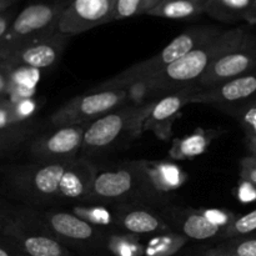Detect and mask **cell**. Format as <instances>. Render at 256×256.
I'll list each match as a JSON object with an SVG mask.
<instances>
[{
	"label": "cell",
	"mask_w": 256,
	"mask_h": 256,
	"mask_svg": "<svg viewBox=\"0 0 256 256\" xmlns=\"http://www.w3.org/2000/svg\"><path fill=\"white\" fill-rule=\"evenodd\" d=\"M95 165L85 158L42 164L9 165L0 172L2 192L34 209H59L74 202H89Z\"/></svg>",
	"instance_id": "cell-1"
},
{
	"label": "cell",
	"mask_w": 256,
	"mask_h": 256,
	"mask_svg": "<svg viewBox=\"0 0 256 256\" xmlns=\"http://www.w3.org/2000/svg\"><path fill=\"white\" fill-rule=\"evenodd\" d=\"M148 162L95 166L90 204H142L160 210L170 204Z\"/></svg>",
	"instance_id": "cell-2"
},
{
	"label": "cell",
	"mask_w": 256,
	"mask_h": 256,
	"mask_svg": "<svg viewBox=\"0 0 256 256\" xmlns=\"http://www.w3.org/2000/svg\"><path fill=\"white\" fill-rule=\"evenodd\" d=\"M249 34L244 26L222 30L216 36L148 79L159 98L184 89H194L208 69L222 55L240 46Z\"/></svg>",
	"instance_id": "cell-3"
},
{
	"label": "cell",
	"mask_w": 256,
	"mask_h": 256,
	"mask_svg": "<svg viewBox=\"0 0 256 256\" xmlns=\"http://www.w3.org/2000/svg\"><path fill=\"white\" fill-rule=\"evenodd\" d=\"M18 215L26 224L55 238L70 249L100 252L109 248L112 236L105 228L68 210L34 209L18 204Z\"/></svg>",
	"instance_id": "cell-4"
},
{
	"label": "cell",
	"mask_w": 256,
	"mask_h": 256,
	"mask_svg": "<svg viewBox=\"0 0 256 256\" xmlns=\"http://www.w3.org/2000/svg\"><path fill=\"white\" fill-rule=\"evenodd\" d=\"M222 30L216 26L210 25H200V26H192L182 32L178 36H175L164 49L160 52L155 54L154 56L146 60L136 62L130 68L125 69L120 74L115 75L112 79L102 82L100 86L102 88H120L126 82L138 79H148L154 76L162 69L172 65L176 60L182 59L186 54H189L195 48L200 46L205 42L212 38L216 36Z\"/></svg>",
	"instance_id": "cell-5"
},
{
	"label": "cell",
	"mask_w": 256,
	"mask_h": 256,
	"mask_svg": "<svg viewBox=\"0 0 256 256\" xmlns=\"http://www.w3.org/2000/svg\"><path fill=\"white\" fill-rule=\"evenodd\" d=\"M142 108L124 104L86 125L82 140V154L86 156L109 152L122 142L138 138L136 120Z\"/></svg>",
	"instance_id": "cell-6"
},
{
	"label": "cell",
	"mask_w": 256,
	"mask_h": 256,
	"mask_svg": "<svg viewBox=\"0 0 256 256\" xmlns=\"http://www.w3.org/2000/svg\"><path fill=\"white\" fill-rule=\"evenodd\" d=\"M128 102V92L120 88H102L98 85L79 96L72 98L55 110L49 118L50 126H86L102 115L122 106Z\"/></svg>",
	"instance_id": "cell-7"
},
{
	"label": "cell",
	"mask_w": 256,
	"mask_h": 256,
	"mask_svg": "<svg viewBox=\"0 0 256 256\" xmlns=\"http://www.w3.org/2000/svg\"><path fill=\"white\" fill-rule=\"evenodd\" d=\"M65 5L50 2H32L19 10L6 34L0 40V58L20 45L59 30Z\"/></svg>",
	"instance_id": "cell-8"
},
{
	"label": "cell",
	"mask_w": 256,
	"mask_h": 256,
	"mask_svg": "<svg viewBox=\"0 0 256 256\" xmlns=\"http://www.w3.org/2000/svg\"><path fill=\"white\" fill-rule=\"evenodd\" d=\"M84 125L52 128L39 132L26 148L32 162L42 164L65 162L78 159L82 152Z\"/></svg>",
	"instance_id": "cell-9"
},
{
	"label": "cell",
	"mask_w": 256,
	"mask_h": 256,
	"mask_svg": "<svg viewBox=\"0 0 256 256\" xmlns=\"http://www.w3.org/2000/svg\"><path fill=\"white\" fill-rule=\"evenodd\" d=\"M72 36L59 30L20 45L0 58L12 69L50 70L56 66Z\"/></svg>",
	"instance_id": "cell-10"
},
{
	"label": "cell",
	"mask_w": 256,
	"mask_h": 256,
	"mask_svg": "<svg viewBox=\"0 0 256 256\" xmlns=\"http://www.w3.org/2000/svg\"><path fill=\"white\" fill-rule=\"evenodd\" d=\"M256 102V69L209 89L194 90L190 104H209L235 116Z\"/></svg>",
	"instance_id": "cell-11"
},
{
	"label": "cell",
	"mask_w": 256,
	"mask_h": 256,
	"mask_svg": "<svg viewBox=\"0 0 256 256\" xmlns=\"http://www.w3.org/2000/svg\"><path fill=\"white\" fill-rule=\"evenodd\" d=\"M256 69V36L248 35L240 46L216 60L195 84L194 90L209 89Z\"/></svg>",
	"instance_id": "cell-12"
},
{
	"label": "cell",
	"mask_w": 256,
	"mask_h": 256,
	"mask_svg": "<svg viewBox=\"0 0 256 256\" xmlns=\"http://www.w3.org/2000/svg\"><path fill=\"white\" fill-rule=\"evenodd\" d=\"M114 9L115 0H72L62 10L59 32L74 36L112 22Z\"/></svg>",
	"instance_id": "cell-13"
},
{
	"label": "cell",
	"mask_w": 256,
	"mask_h": 256,
	"mask_svg": "<svg viewBox=\"0 0 256 256\" xmlns=\"http://www.w3.org/2000/svg\"><path fill=\"white\" fill-rule=\"evenodd\" d=\"M0 235L9 238L26 256H74L66 245L20 219L18 204L14 216Z\"/></svg>",
	"instance_id": "cell-14"
},
{
	"label": "cell",
	"mask_w": 256,
	"mask_h": 256,
	"mask_svg": "<svg viewBox=\"0 0 256 256\" xmlns=\"http://www.w3.org/2000/svg\"><path fill=\"white\" fill-rule=\"evenodd\" d=\"M112 224L129 235H158L172 232L160 210L142 204L115 205Z\"/></svg>",
	"instance_id": "cell-15"
},
{
	"label": "cell",
	"mask_w": 256,
	"mask_h": 256,
	"mask_svg": "<svg viewBox=\"0 0 256 256\" xmlns=\"http://www.w3.org/2000/svg\"><path fill=\"white\" fill-rule=\"evenodd\" d=\"M165 222L170 225L172 232L186 239L204 242L215 238L222 239L224 225L212 222L206 214L200 210L188 209V208L166 205L160 209Z\"/></svg>",
	"instance_id": "cell-16"
},
{
	"label": "cell",
	"mask_w": 256,
	"mask_h": 256,
	"mask_svg": "<svg viewBox=\"0 0 256 256\" xmlns=\"http://www.w3.org/2000/svg\"><path fill=\"white\" fill-rule=\"evenodd\" d=\"M194 89H184L160 98L156 102L142 108L140 112V122L144 130H154L158 136L168 138L169 129L180 110L190 104Z\"/></svg>",
	"instance_id": "cell-17"
},
{
	"label": "cell",
	"mask_w": 256,
	"mask_h": 256,
	"mask_svg": "<svg viewBox=\"0 0 256 256\" xmlns=\"http://www.w3.org/2000/svg\"><path fill=\"white\" fill-rule=\"evenodd\" d=\"M40 132V122L30 120L24 124L0 128V160L26 149L29 142Z\"/></svg>",
	"instance_id": "cell-18"
},
{
	"label": "cell",
	"mask_w": 256,
	"mask_h": 256,
	"mask_svg": "<svg viewBox=\"0 0 256 256\" xmlns=\"http://www.w3.org/2000/svg\"><path fill=\"white\" fill-rule=\"evenodd\" d=\"M206 2L208 0H162L148 15L170 20L192 19L205 14Z\"/></svg>",
	"instance_id": "cell-19"
},
{
	"label": "cell",
	"mask_w": 256,
	"mask_h": 256,
	"mask_svg": "<svg viewBox=\"0 0 256 256\" xmlns=\"http://www.w3.org/2000/svg\"><path fill=\"white\" fill-rule=\"evenodd\" d=\"M35 104L30 99L14 100L0 96V128L15 126L32 120Z\"/></svg>",
	"instance_id": "cell-20"
},
{
	"label": "cell",
	"mask_w": 256,
	"mask_h": 256,
	"mask_svg": "<svg viewBox=\"0 0 256 256\" xmlns=\"http://www.w3.org/2000/svg\"><path fill=\"white\" fill-rule=\"evenodd\" d=\"M252 0H208L205 14L219 22H235L245 20Z\"/></svg>",
	"instance_id": "cell-21"
},
{
	"label": "cell",
	"mask_w": 256,
	"mask_h": 256,
	"mask_svg": "<svg viewBox=\"0 0 256 256\" xmlns=\"http://www.w3.org/2000/svg\"><path fill=\"white\" fill-rule=\"evenodd\" d=\"M210 142H212V136L209 132L198 130L194 134L175 140L170 150V156L178 160L192 159L202 154L208 149Z\"/></svg>",
	"instance_id": "cell-22"
},
{
	"label": "cell",
	"mask_w": 256,
	"mask_h": 256,
	"mask_svg": "<svg viewBox=\"0 0 256 256\" xmlns=\"http://www.w3.org/2000/svg\"><path fill=\"white\" fill-rule=\"evenodd\" d=\"M162 0H115L112 22L130 19V18L148 15Z\"/></svg>",
	"instance_id": "cell-23"
},
{
	"label": "cell",
	"mask_w": 256,
	"mask_h": 256,
	"mask_svg": "<svg viewBox=\"0 0 256 256\" xmlns=\"http://www.w3.org/2000/svg\"><path fill=\"white\" fill-rule=\"evenodd\" d=\"M210 249L220 254L232 256H256V235L224 240Z\"/></svg>",
	"instance_id": "cell-24"
},
{
	"label": "cell",
	"mask_w": 256,
	"mask_h": 256,
	"mask_svg": "<svg viewBox=\"0 0 256 256\" xmlns=\"http://www.w3.org/2000/svg\"><path fill=\"white\" fill-rule=\"evenodd\" d=\"M256 232V209L246 212L244 215L234 218L224 228L222 239H234V238L249 236Z\"/></svg>",
	"instance_id": "cell-25"
},
{
	"label": "cell",
	"mask_w": 256,
	"mask_h": 256,
	"mask_svg": "<svg viewBox=\"0 0 256 256\" xmlns=\"http://www.w3.org/2000/svg\"><path fill=\"white\" fill-rule=\"evenodd\" d=\"M235 119H238L245 132L248 142L256 140V102L240 110Z\"/></svg>",
	"instance_id": "cell-26"
},
{
	"label": "cell",
	"mask_w": 256,
	"mask_h": 256,
	"mask_svg": "<svg viewBox=\"0 0 256 256\" xmlns=\"http://www.w3.org/2000/svg\"><path fill=\"white\" fill-rule=\"evenodd\" d=\"M16 88L15 70L0 60V96H12Z\"/></svg>",
	"instance_id": "cell-27"
},
{
	"label": "cell",
	"mask_w": 256,
	"mask_h": 256,
	"mask_svg": "<svg viewBox=\"0 0 256 256\" xmlns=\"http://www.w3.org/2000/svg\"><path fill=\"white\" fill-rule=\"evenodd\" d=\"M240 176L244 182L256 188V159L246 156L240 162Z\"/></svg>",
	"instance_id": "cell-28"
},
{
	"label": "cell",
	"mask_w": 256,
	"mask_h": 256,
	"mask_svg": "<svg viewBox=\"0 0 256 256\" xmlns=\"http://www.w3.org/2000/svg\"><path fill=\"white\" fill-rule=\"evenodd\" d=\"M15 210H16V204L10 202L9 200L5 199L4 195L0 194V234L4 232L12 218L14 216Z\"/></svg>",
	"instance_id": "cell-29"
},
{
	"label": "cell",
	"mask_w": 256,
	"mask_h": 256,
	"mask_svg": "<svg viewBox=\"0 0 256 256\" xmlns=\"http://www.w3.org/2000/svg\"><path fill=\"white\" fill-rule=\"evenodd\" d=\"M0 256H26L9 238L0 235Z\"/></svg>",
	"instance_id": "cell-30"
},
{
	"label": "cell",
	"mask_w": 256,
	"mask_h": 256,
	"mask_svg": "<svg viewBox=\"0 0 256 256\" xmlns=\"http://www.w3.org/2000/svg\"><path fill=\"white\" fill-rule=\"evenodd\" d=\"M18 12H19V9H18V5H15V6L10 8V9L5 10V12L0 14V40L6 34L8 29L10 28Z\"/></svg>",
	"instance_id": "cell-31"
},
{
	"label": "cell",
	"mask_w": 256,
	"mask_h": 256,
	"mask_svg": "<svg viewBox=\"0 0 256 256\" xmlns=\"http://www.w3.org/2000/svg\"><path fill=\"white\" fill-rule=\"evenodd\" d=\"M245 22H249L252 25H256V0H252V6H250L249 12H248Z\"/></svg>",
	"instance_id": "cell-32"
},
{
	"label": "cell",
	"mask_w": 256,
	"mask_h": 256,
	"mask_svg": "<svg viewBox=\"0 0 256 256\" xmlns=\"http://www.w3.org/2000/svg\"><path fill=\"white\" fill-rule=\"evenodd\" d=\"M22 0H0V14L5 10L10 9V8L18 5Z\"/></svg>",
	"instance_id": "cell-33"
},
{
	"label": "cell",
	"mask_w": 256,
	"mask_h": 256,
	"mask_svg": "<svg viewBox=\"0 0 256 256\" xmlns=\"http://www.w3.org/2000/svg\"><path fill=\"white\" fill-rule=\"evenodd\" d=\"M248 150H249L250 155L249 156L256 159V140L255 142H248Z\"/></svg>",
	"instance_id": "cell-34"
},
{
	"label": "cell",
	"mask_w": 256,
	"mask_h": 256,
	"mask_svg": "<svg viewBox=\"0 0 256 256\" xmlns=\"http://www.w3.org/2000/svg\"><path fill=\"white\" fill-rule=\"evenodd\" d=\"M196 256H232V255H225V254H220V252H214V250L212 249H208L205 250V252H202V254L196 255Z\"/></svg>",
	"instance_id": "cell-35"
},
{
	"label": "cell",
	"mask_w": 256,
	"mask_h": 256,
	"mask_svg": "<svg viewBox=\"0 0 256 256\" xmlns=\"http://www.w3.org/2000/svg\"><path fill=\"white\" fill-rule=\"evenodd\" d=\"M52 2H59V4H62V5H65V6H66V5L69 4L70 2H72V0H52Z\"/></svg>",
	"instance_id": "cell-36"
}]
</instances>
